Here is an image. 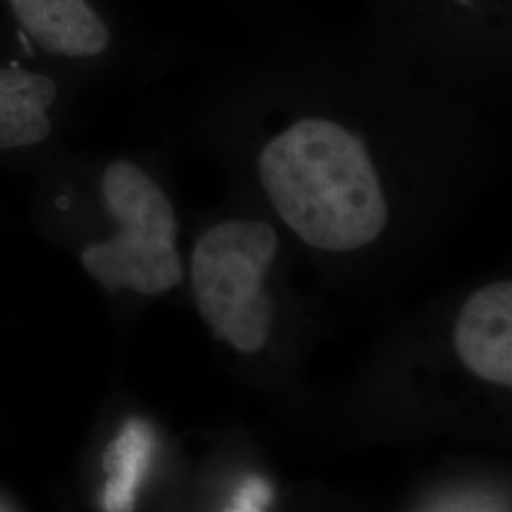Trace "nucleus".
<instances>
[{
    "label": "nucleus",
    "instance_id": "obj_1",
    "mask_svg": "<svg viewBox=\"0 0 512 512\" xmlns=\"http://www.w3.org/2000/svg\"><path fill=\"white\" fill-rule=\"evenodd\" d=\"M190 141L323 274L440 253L507 160L505 120L378 50L277 57L205 82Z\"/></svg>",
    "mask_w": 512,
    "mask_h": 512
},
{
    "label": "nucleus",
    "instance_id": "obj_2",
    "mask_svg": "<svg viewBox=\"0 0 512 512\" xmlns=\"http://www.w3.org/2000/svg\"><path fill=\"white\" fill-rule=\"evenodd\" d=\"M31 173L33 230L103 293L158 300L183 289L188 213L160 152L69 145Z\"/></svg>",
    "mask_w": 512,
    "mask_h": 512
},
{
    "label": "nucleus",
    "instance_id": "obj_3",
    "mask_svg": "<svg viewBox=\"0 0 512 512\" xmlns=\"http://www.w3.org/2000/svg\"><path fill=\"white\" fill-rule=\"evenodd\" d=\"M294 258L293 243L274 220L232 192L188 213L184 287L219 346L249 361L279 348Z\"/></svg>",
    "mask_w": 512,
    "mask_h": 512
},
{
    "label": "nucleus",
    "instance_id": "obj_4",
    "mask_svg": "<svg viewBox=\"0 0 512 512\" xmlns=\"http://www.w3.org/2000/svg\"><path fill=\"white\" fill-rule=\"evenodd\" d=\"M0 31L23 52L86 92L99 84H147L164 69L103 0H0Z\"/></svg>",
    "mask_w": 512,
    "mask_h": 512
},
{
    "label": "nucleus",
    "instance_id": "obj_5",
    "mask_svg": "<svg viewBox=\"0 0 512 512\" xmlns=\"http://www.w3.org/2000/svg\"><path fill=\"white\" fill-rule=\"evenodd\" d=\"M84 93L0 31V169L33 171L69 147Z\"/></svg>",
    "mask_w": 512,
    "mask_h": 512
},
{
    "label": "nucleus",
    "instance_id": "obj_6",
    "mask_svg": "<svg viewBox=\"0 0 512 512\" xmlns=\"http://www.w3.org/2000/svg\"><path fill=\"white\" fill-rule=\"evenodd\" d=\"M448 342L459 366L484 384L512 389V279L495 275L463 294Z\"/></svg>",
    "mask_w": 512,
    "mask_h": 512
},
{
    "label": "nucleus",
    "instance_id": "obj_7",
    "mask_svg": "<svg viewBox=\"0 0 512 512\" xmlns=\"http://www.w3.org/2000/svg\"><path fill=\"white\" fill-rule=\"evenodd\" d=\"M152 452V433L145 421L129 420L105 454L109 480L103 494L107 512H131Z\"/></svg>",
    "mask_w": 512,
    "mask_h": 512
},
{
    "label": "nucleus",
    "instance_id": "obj_8",
    "mask_svg": "<svg viewBox=\"0 0 512 512\" xmlns=\"http://www.w3.org/2000/svg\"><path fill=\"white\" fill-rule=\"evenodd\" d=\"M270 501V490L264 480H249L241 492L238 499L232 505V512H264L266 503Z\"/></svg>",
    "mask_w": 512,
    "mask_h": 512
}]
</instances>
